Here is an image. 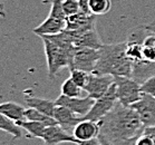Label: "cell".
I'll return each instance as SVG.
<instances>
[{
	"label": "cell",
	"instance_id": "obj_1",
	"mask_svg": "<svg viewBox=\"0 0 155 145\" xmlns=\"http://www.w3.org/2000/svg\"><path fill=\"white\" fill-rule=\"evenodd\" d=\"M99 137L112 145H128L143 133L145 126L137 112L117 102L113 110L98 122Z\"/></svg>",
	"mask_w": 155,
	"mask_h": 145
},
{
	"label": "cell",
	"instance_id": "obj_2",
	"mask_svg": "<svg viewBox=\"0 0 155 145\" xmlns=\"http://www.w3.org/2000/svg\"><path fill=\"white\" fill-rule=\"evenodd\" d=\"M39 37L44 43L48 76L50 79H53L61 68L68 67L71 69L76 48L68 39L65 31H61L57 35Z\"/></svg>",
	"mask_w": 155,
	"mask_h": 145
},
{
	"label": "cell",
	"instance_id": "obj_3",
	"mask_svg": "<svg viewBox=\"0 0 155 145\" xmlns=\"http://www.w3.org/2000/svg\"><path fill=\"white\" fill-rule=\"evenodd\" d=\"M126 41L103 45L99 58L93 73L112 76H133V63L126 55Z\"/></svg>",
	"mask_w": 155,
	"mask_h": 145
},
{
	"label": "cell",
	"instance_id": "obj_4",
	"mask_svg": "<svg viewBox=\"0 0 155 145\" xmlns=\"http://www.w3.org/2000/svg\"><path fill=\"white\" fill-rule=\"evenodd\" d=\"M114 84L116 86V94L118 102L127 107H132L143 96L141 84L132 77L115 76Z\"/></svg>",
	"mask_w": 155,
	"mask_h": 145
},
{
	"label": "cell",
	"instance_id": "obj_5",
	"mask_svg": "<svg viewBox=\"0 0 155 145\" xmlns=\"http://www.w3.org/2000/svg\"><path fill=\"white\" fill-rule=\"evenodd\" d=\"M68 39L75 46V48H93L101 49L104 44L99 38L95 27L76 29V30H64Z\"/></svg>",
	"mask_w": 155,
	"mask_h": 145
},
{
	"label": "cell",
	"instance_id": "obj_6",
	"mask_svg": "<svg viewBox=\"0 0 155 145\" xmlns=\"http://www.w3.org/2000/svg\"><path fill=\"white\" fill-rule=\"evenodd\" d=\"M117 102H118V99H117L116 94V86H115V84H113L105 95L95 99V103L93 105L92 110L88 112L87 115L84 117V120L99 122L103 117L113 110Z\"/></svg>",
	"mask_w": 155,
	"mask_h": 145
},
{
	"label": "cell",
	"instance_id": "obj_7",
	"mask_svg": "<svg viewBox=\"0 0 155 145\" xmlns=\"http://www.w3.org/2000/svg\"><path fill=\"white\" fill-rule=\"evenodd\" d=\"M114 84V76L112 75H99L91 73L88 77L87 84L84 87V91L89 97L97 99L105 95L108 89Z\"/></svg>",
	"mask_w": 155,
	"mask_h": 145
},
{
	"label": "cell",
	"instance_id": "obj_8",
	"mask_svg": "<svg viewBox=\"0 0 155 145\" xmlns=\"http://www.w3.org/2000/svg\"><path fill=\"white\" fill-rule=\"evenodd\" d=\"M99 58V49L93 48H76L73 59L71 69H81V71L93 73L95 71Z\"/></svg>",
	"mask_w": 155,
	"mask_h": 145
},
{
	"label": "cell",
	"instance_id": "obj_9",
	"mask_svg": "<svg viewBox=\"0 0 155 145\" xmlns=\"http://www.w3.org/2000/svg\"><path fill=\"white\" fill-rule=\"evenodd\" d=\"M55 103L57 106L67 107L68 110H71L75 114L85 117L88 114V112L92 110L95 99L89 97L88 95L86 97H67L60 94V96H58Z\"/></svg>",
	"mask_w": 155,
	"mask_h": 145
},
{
	"label": "cell",
	"instance_id": "obj_10",
	"mask_svg": "<svg viewBox=\"0 0 155 145\" xmlns=\"http://www.w3.org/2000/svg\"><path fill=\"white\" fill-rule=\"evenodd\" d=\"M140 115L142 123L145 127L155 125V97L148 94H144L137 103L132 106Z\"/></svg>",
	"mask_w": 155,
	"mask_h": 145
},
{
	"label": "cell",
	"instance_id": "obj_11",
	"mask_svg": "<svg viewBox=\"0 0 155 145\" xmlns=\"http://www.w3.org/2000/svg\"><path fill=\"white\" fill-rule=\"evenodd\" d=\"M42 141L45 145H59L61 143H75L78 144V140L69 132L64 130L60 125H51L45 128Z\"/></svg>",
	"mask_w": 155,
	"mask_h": 145
},
{
	"label": "cell",
	"instance_id": "obj_12",
	"mask_svg": "<svg viewBox=\"0 0 155 145\" xmlns=\"http://www.w3.org/2000/svg\"><path fill=\"white\" fill-rule=\"evenodd\" d=\"M54 118L57 120L58 125H60L64 130H66L69 133L74 131V128L79 122L84 120V117L75 114L74 112L68 110L67 107L57 106V105L54 112Z\"/></svg>",
	"mask_w": 155,
	"mask_h": 145
},
{
	"label": "cell",
	"instance_id": "obj_13",
	"mask_svg": "<svg viewBox=\"0 0 155 145\" xmlns=\"http://www.w3.org/2000/svg\"><path fill=\"white\" fill-rule=\"evenodd\" d=\"M65 29H66V20L51 17L48 15L46 20L34 28L32 31L37 36H51L60 34Z\"/></svg>",
	"mask_w": 155,
	"mask_h": 145
},
{
	"label": "cell",
	"instance_id": "obj_14",
	"mask_svg": "<svg viewBox=\"0 0 155 145\" xmlns=\"http://www.w3.org/2000/svg\"><path fill=\"white\" fill-rule=\"evenodd\" d=\"M101 128H99L98 122L89 120H83L76 125V127L73 131V135L78 141H88L92 138L98 137Z\"/></svg>",
	"mask_w": 155,
	"mask_h": 145
},
{
	"label": "cell",
	"instance_id": "obj_15",
	"mask_svg": "<svg viewBox=\"0 0 155 145\" xmlns=\"http://www.w3.org/2000/svg\"><path fill=\"white\" fill-rule=\"evenodd\" d=\"M96 17L92 14H84L77 12L76 15L69 16L66 18V29L67 30H76V29L87 28V27H95Z\"/></svg>",
	"mask_w": 155,
	"mask_h": 145
},
{
	"label": "cell",
	"instance_id": "obj_16",
	"mask_svg": "<svg viewBox=\"0 0 155 145\" xmlns=\"http://www.w3.org/2000/svg\"><path fill=\"white\" fill-rule=\"evenodd\" d=\"M25 102L28 105V107L36 108V110L41 112V113L54 117V112H55V108H56L55 101L53 102V101H49V99L40 98V97H37L35 95H26Z\"/></svg>",
	"mask_w": 155,
	"mask_h": 145
},
{
	"label": "cell",
	"instance_id": "obj_17",
	"mask_svg": "<svg viewBox=\"0 0 155 145\" xmlns=\"http://www.w3.org/2000/svg\"><path fill=\"white\" fill-rule=\"evenodd\" d=\"M0 114H2L8 118L15 120V122H20L26 120V108L21 106L20 104L15 102H6L0 105Z\"/></svg>",
	"mask_w": 155,
	"mask_h": 145
},
{
	"label": "cell",
	"instance_id": "obj_18",
	"mask_svg": "<svg viewBox=\"0 0 155 145\" xmlns=\"http://www.w3.org/2000/svg\"><path fill=\"white\" fill-rule=\"evenodd\" d=\"M16 123L20 126L22 130H25L28 133V136L36 138H42L45 128L47 127L45 124L39 123V122H34V120H20V122H16Z\"/></svg>",
	"mask_w": 155,
	"mask_h": 145
},
{
	"label": "cell",
	"instance_id": "obj_19",
	"mask_svg": "<svg viewBox=\"0 0 155 145\" xmlns=\"http://www.w3.org/2000/svg\"><path fill=\"white\" fill-rule=\"evenodd\" d=\"M26 120H34V122H39V123L45 124L46 126H51V125H56L57 120L53 116H49L47 114H44L41 112L37 110L36 108L28 107L26 108Z\"/></svg>",
	"mask_w": 155,
	"mask_h": 145
},
{
	"label": "cell",
	"instance_id": "obj_20",
	"mask_svg": "<svg viewBox=\"0 0 155 145\" xmlns=\"http://www.w3.org/2000/svg\"><path fill=\"white\" fill-rule=\"evenodd\" d=\"M143 58L145 63L155 64V35L148 32L143 40Z\"/></svg>",
	"mask_w": 155,
	"mask_h": 145
},
{
	"label": "cell",
	"instance_id": "obj_21",
	"mask_svg": "<svg viewBox=\"0 0 155 145\" xmlns=\"http://www.w3.org/2000/svg\"><path fill=\"white\" fill-rule=\"evenodd\" d=\"M0 128L2 131L7 132L11 136H14L15 138H19L22 136V132H21L22 128L15 120L8 118L2 114H0Z\"/></svg>",
	"mask_w": 155,
	"mask_h": 145
},
{
	"label": "cell",
	"instance_id": "obj_22",
	"mask_svg": "<svg viewBox=\"0 0 155 145\" xmlns=\"http://www.w3.org/2000/svg\"><path fill=\"white\" fill-rule=\"evenodd\" d=\"M110 0H89V10L94 16H103L110 10Z\"/></svg>",
	"mask_w": 155,
	"mask_h": 145
},
{
	"label": "cell",
	"instance_id": "obj_23",
	"mask_svg": "<svg viewBox=\"0 0 155 145\" xmlns=\"http://www.w3.org/2000/svg\"><path fill=\"white\" fill-rule=\"evenodd\" d=\"M81 89L77 84H75L74 81H71V78L69 77L68 79L63 83V85L60 87L61 94L67 97H81Z\"/></svg>",
	"mask_w": 155,
	"mask_h": 145
},
{
	"label": "cell",
	"instance_id": "obj_24",
	"mask_svg": "<svg viewBox=\"0 0 155 145\" xmlns=\"http://www.w3.org/2000/svg\"><path fill=\"white\" fill-rule=\"evenodd\" d=\"M91 73L81 71V69H71V78L75 84H77L81 88L84 89V87L87 84L88 77H89Z\"/></svg>",
	"mask_w": 155,
	"mask_h": 145
},
{
	"label": "cell",
	"instance_id": "obj_25",
	"mask_svg": "<svg viewBox=\"0 0 155 145\" xmlns=\"http://www.w3.org/2000/svg\"><path fill=\"white\" fill-rule=\"evenodd\" d=\"M50 2H51V8H50L49 16L66 20L67 16H66L65 11H64L63 0H50Z\"/></svg>",
	"mask_w": 155,
	"mask_h": 145
},
{
	"label": "cell",
	"instance_id": "obj_26",
	"mask_svg": "<svg viewBox=\"0 0 155 145\" xmlns=\"http://www.w3.org/2000/svg\"><path fill=\"white\" fill-rule=\"evenodd\" d=\"M63 8L67 17L79 12L78 0H63Z\"/></svg>",
	"mask_w": 155,
	"mask_h": 145
},
{
	"label": "cell",
	"instance_id": "obj_27",
	"mask_svg": "<svg viewBox=\"0 0 155 145\" xmlns=\"http://www.w3.org/2000/svg\"><path fill=\"white\" fill-rule=\"evenodd\" d=\"M141 91L144 94H148L155 97V75L148 77L141 84Z\"/></svg>",
	"mask_w": 155,
	"mask_h": 145
},
{
	"label": "cell",
	"instance_id": "obj_28",
	"mask_svg": "<svg viewBox=\"0 0 155 145\" xmlns=\"http://www.w3.org/2000/svg\"><path fill=\"white\" fill-rule=\"evenodd\" d=\"M135 145H155L154 141L152 140L151 136H148L147 134L142 133L136 140H135Z\"/></svg>",
	"mask_w": 155,
	"mask_h": 145
},
{
	"label": "cell",
	"instance_id": "obj_29",
	"mask_svg": "<svg viewBox=\"0 0 155 145\" xmlns=\"http://www.w3.org/2000/svg\"><path fill=\"white\" fill-rule=\"evenodd\" d=\"M78 4H79V11L81 12L88 15L92 14L91 10H89V0H78Z\"/></svg>",
	"mask_w": 155,
	"mask_h": 145
},
{
	"label": "cell",
	"instance_id": "obj_30",
	"mask_svg": "<svg viewBox=\"0 0 155 145\" xmlns=\"http://www.w3.org/2000/svg\"><path fill=\"white\" fill-rule=\"evenodd\" d=\"M77 145H104L101 141L99 137L92 138V140H88V141H81L78 142Z\"/></svg>",
	"mask_w": 155,
	"mask_h": 145
},
{
	"label": "cell",
	"instance_id": "obj_31",
	"mask_svg": "<svg viewBox=\"0 0 155 145\" xmlns=\"http://www.w3.org/2000/svg\"><path fill=\"white\" fill-rule=\"evenodd\" d=\"M143 133H144V134H147L148 136H151L152 140H153L155 143V125L154 126H150V127H145Z\"/></svg>",
	"mask_w": 155,
	"mask_h": 145
},
{
	"label": "cell",
	"instance_id": "obj_32",
	"mask_svg": "<svg viewBox=\"0 0 155 145\" xmlns=\"http://www.w3.org/2000/svg\"><path fill=\"white\" fill-rule=\"evenodd\" d=\"M144 27H145V29L150 32V34H154V35H155V22L147 24V25H145Z\"/></svg>",
	"mask_w": 155,
	"mask_h": 145
}]
</instances>
